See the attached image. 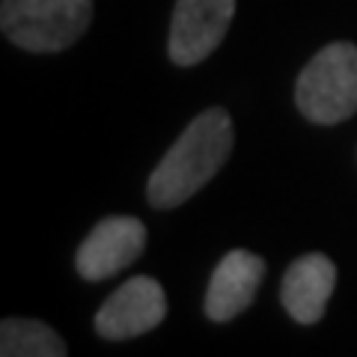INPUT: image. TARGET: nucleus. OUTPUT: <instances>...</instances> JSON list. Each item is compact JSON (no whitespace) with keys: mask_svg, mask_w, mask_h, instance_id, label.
<instances>
[{"mask_svg":"<svg viewBox=\"0 0 357 357\" xmlns=\"http://www.w3.org/2000/svg\"><path fill=\"white\" fill-rule=\"evenodd\" d=\"M265 280V259L250 250H229L218 262L206 289V316L211 321H229L241 316Z\"/></svg>","mask_w":357,"mask_h":357,"instance_id":"0eeeda50","label":"nucleus"},{"mask_svg":"<svg viewBox=\"0 0 357 357\" xmlns=\"http://www.w3.org/2000/svg\"><path fill=\"white\" fill-rule=\"evenodd\" d=\"M93 21V0H3V36L24 51L51 54L75 45Z\"/></svg>","mask_w":357,"mask_h":357,"instance_id":"7ed1b4c3","label":"nucleus"},{"mask_svg":"<svg viewBox=\"0 0 357 357\" xmlns=\"http://www.w3.org/2000/svg\"><path fill=\"white\" fill-rule=\"evenodd\" d=\"M167 316V295L152 277H131L96 312L98 337L110 342L155 331Z\"/></svg>","mask_w":357,"mask_h":357,"instance_id":"39448f33","label":"nucleus"},{"mask_svg":"<svg viewBox=\"0 0 357 357\" xmlns=\"http://www.w3.org/2000/svg\"><path fill=\"white\" fill-rule=\"evenodd\" d=\"M337 286V265L325 253H307L289 265L280 286V301L298 325H316L325 316Z\"/></svg>","mask_w":357,"mask_h":357,"instance_id":"6e6552de","label":"nucleus"},{"mask_svg":"<svg viewBox=\"0 0 357 357\" xmlns=\"http://www.w3.org/2000/svg\"><path fill=\"white\" fill-rule=\"evenodd\" d=\"M298 110L310 122L337 126L357 110V45L331 42L312 57L295 84Z\"/></svg>","mask_w":357,"mask_h":357,"instance_id":"f03ea898","label":"nucleus"},{"mask_svg":"<svg viewBox=\"0 0 357 357\" xmlns=\"http://www.w3.org/2000/svg\"><path fill=\"white\" fill-rule=\"evenodd\" d=\"M232 152V119L223 107L203 110L182 131L149 176L146 197L155 208H176L208 185Z\"/></svg>","mask_w":357,"mask_h":357,"instance_id":"f257e3e1","label":"nucleus"},{"mask_svg":"<svg viewBox=\"0 0 357 357\" xmlns=\"http://www.w3.org/2000/svg\"><path fill=\"white\" fill-rule=\"evenodd\" d=\"M146 248V227L137 218H105L77 248V274L84 280H107L119 274L134 259H140Z\"/></svg>","mask_w":357,"mask_h":357,"instance_id":"423d86ee","label":"nucleus"},{"mask_svg":"<svg viewBox=\"0 0 357 357\" xmlns=\"http://www.w3.org/2000/svg\"><path fill=\"white\" fill-rule=\"evenodd\" d=\"M236 15V0H178L170 24V60L197 66L227 36Z\"/></svg>","mask_w":357,"mask_h":357,"instance_id":"20e7f679","label":"nucleus"},{"mask_svg":"<svg viewBox=\"0 0 357 357\" xmlns=\"http://www.w3.org/2000/svg\"><path fill=\"white\" fill-rule=\"evenodd\" d=\"M66 342L45 321L6 319L0 325V354L3 357H63Z\"/></svg>","mask_w":357,"mask_h":357,"instance_id":"1a4fd4ad","label":"nucleus"}]
</instances>
